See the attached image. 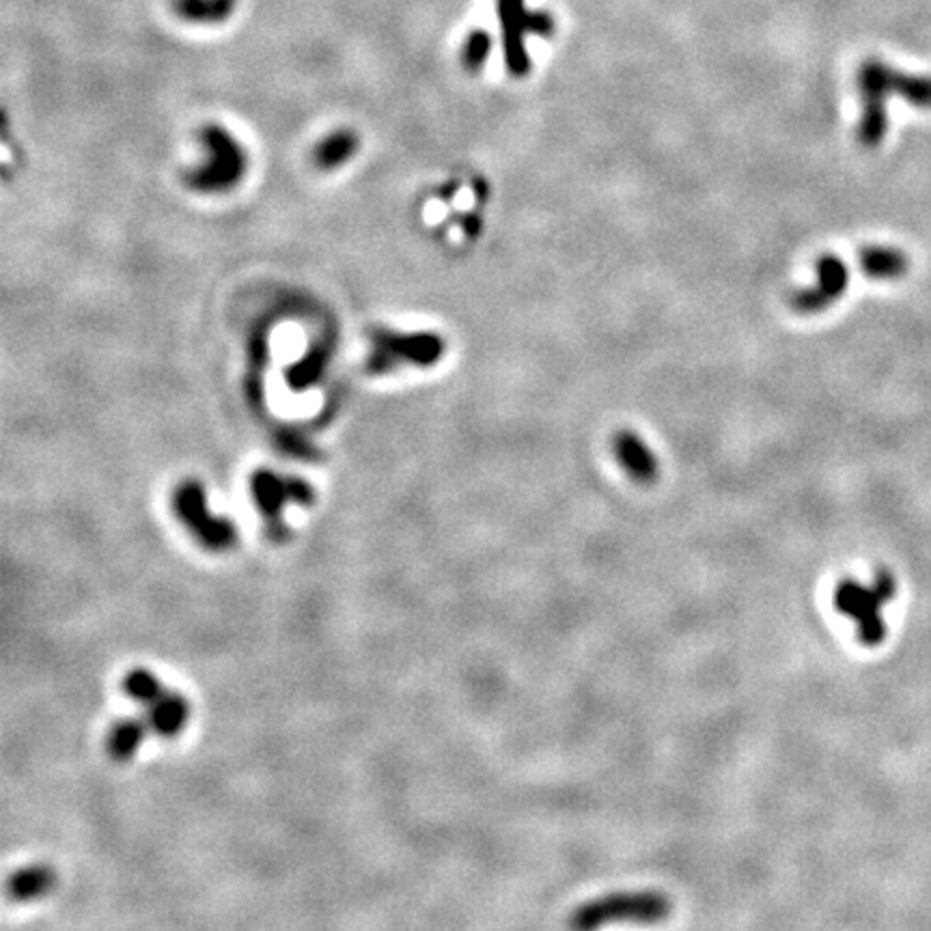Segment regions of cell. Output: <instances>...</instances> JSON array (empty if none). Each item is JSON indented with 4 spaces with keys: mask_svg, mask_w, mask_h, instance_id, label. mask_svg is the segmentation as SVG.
I'll use <instances>...</instances> for the list:
<instances>
[{
    "mask_svg": "<svg viewBox=\"0 0 931 931\" xmlns=\"http://www.w3.org/2000/svg\"><path fill=\"white\" fill-rule=\"evenodd\" d=\"M326 357L321 350H313L307 357H303L287 371V384L294 391H307L324 373Z\"/></svg>",
    "mask_w": 931,
    "mask_h": 931,
    "instance_id": "17",
    "label": "cell"
},
{
    "mask_svg": "<svg viewBox=\"0 0 931 931\" xmlns=\"http://www.w3.org/2000/svg\"><path fill=\"white\" fill-rule=\"evenodd\" d=\"M850 287V270L839 255H822L818 259V285L796 292L791 307L802 315H818L830 309L845 296Z\"/></svg>",
    "mask_w": 931,
    "mask_h": 931,
    "instance_id": "9",
    "label": "cell"
},
{
    "mask_svg": "<svg viewBox=\"0 0 931 931\" xmlns=\"http://www.w3.org/2000/svg\"><path fill=\"white\" fill-rule=\"evenodd\" d=\"M238 0H173V11L190 24H220L231 18Z\"/></svg>",
    "mask_w": 931,
    "mask_h": 931,
    "instance_id": "15",
    "label": "cell"
},
{
    "mask_svg": "<svg viewBox=\"0 0 931 931\" xmlns=\"http://www.w3.org/2000/svg\"><path fill=\"white\" fill-rule=\"evenodd\" d=\"M445 354V339L436 332H388L382 330L375 335V348L369 357L371 373H388L399 364L431 366Z\"/></svg>",
    "mask_w": 931,
    "mask_h": 931,
    "instance_id": "8",
    "label": "cell"
},
{
    "mask_svg": "<svg viewBox=\"0 0 931 931\" xmlns=\"http://www.w3.org/2000/svg\"><path fill=\"white\" fill-rule=\"evenodd\" d=\"M895 595V576L888 569H879L869 584L854 578L841 580L834 591V609L856 623L858 640L865 647H878L886 638V621L881 611Z\"/></svg>",
    "mask_w": 931,
    "mask_h": 931,
    "instance_id": "2",
    "label": "cell"
},
{
    "mask_svg": "<svg viewBox=\"0 0 931 931\" xmlns=\"http://www.w3.org/2000/svg\"><path fill=\"white\" fill-rule=\"evenodd\" d=\"M671 912V899L665 892L643 890V892H620L609 895L595 901L580 906L571 919L569 928L573 930H595L615 921H636V923H656L667 919Z\"/></svg>",
    "mask_w": 931,
    "mask_h": 931,
    "instance_id": "3",
    "label": "cell"
},
{
    "mask_svg": "<svg viewBox=\"0 0 931 931\" xmlns=\"http://www.w3.org/2000/svg\"><path fill=\"white\" fill-rule=\"evenodd\" d=\"M173 510L190 535L211 552H222L236 546L238 528L224 516L211 514L207 496L199 481H184L173 494Z\"/></svg>",
    "mask_w": 931,
    "mask_h": 931,
    "instance_id": "5",
    "label": "cell"
},
{
    "mask_svg": "<svg viewBox=\"0 0 931 931\" xmlns=\"http://www.w3.org/2000/svg\"><path fill=\"white\" fill-rule=\"evenodd\" d=\"M56 884V876L46 865L24 867L9 876L7 892L13 901H33L48 895Z\"/></svg>",
    "mask_w": 931,
    "mask_h": 931,
    "instance_id": "14",
    "label": "cell"
},
{
    "mask_svg": "<svg viewBox=\"0 0 931 931\" xmlns=\"http://www.w3.org/2000/svg\"><path fill=\"white\" fill-rule=\"evenodd\" d=\"M147 731H150V723L141 719L117 721L108 731V740H106L108 755L114 762H130L141 748Z\"/></svg>",
    "mask_w": 931,
    "mask_h": 931,
    "instance_id": "13",
    "label": "cell"
},
{
    "mask_svg": "<svg viewBox=\"0 0 931 931\" xmlns=\"http://www.w3.org/2000/svg\"><path fill=\"white\" fill-rule=\"evenodd\" d=\"M145 712H147L145 721L150 723V729L154 733L162 735V737H173L188 723L190 705L182 694H177V692H173L164 686L155 697H152L145 703Z\"/></svg>",
    "mask_w": 931,
    "mask_h": 931,
    "instance_id": "11",
    "label": "cell"
},
{
    "mask_svg": "<svg viewBox=\"0 0 931 931\" xmlns=\"http://www.w3.org/2000/svg\"><path fill=\"white\" fill-rule=\"evenodd\" d=\"M613 451L621 468L640 485H649L660 477V462L647 442L632 429H621L613 438Z\"/></svg>",
    "mask_w": 931,
    "mask_h": 931,
    "instance_id": "10",
    "label": "cell"
},
{
    "mask_svg": "<svg viewBox=\"0 0 931 931\" xmlns=\"http://www.w3.org/2000/svg\"><path fill=\"white\" fill-rule=\"evenodd\" d=\"M359 150V136L352 130H339L326 136L315 150V164L319 168H337L346 164Z\"/></svg>",
    "mask_w": 931,
    "mask_h": 931,
    "instance_id": "16",
    "label": "cell"
},
{
    "mask_svg": "<svg viewBox=\"0 0 931 931\" xmlns=\"http://www.w3.org/2000/svg\"><path fill=\"white\" fill-rule=\"evenodd\" d=\"M492 54V37L488 31L474 29L468 37H466L464 46H462V65L468 72L477 74L481 72V67L488 63Z\"/></svg>",
    "mask_w": 931,
    "mask_h": 931,
    "instance_id": "18",
    "label": "cell"
},
{
    "mask_svg": "<svg viewBox=\"0 0 931 931\" xmlns=\"http://www.w3.org/2000/svg\"><path fill=\"white\" fill-rule=\"evenodd\" d=\"M858 263L872 281H899L910 270V259L901 249L879 244L865 247L858 253Z\"/></svg>",
    "mask_w": 931,
    "mask_h": 931,
    "instance_id": "12",
    "label": "cell"
},
{
    "mask_svg": "<svg viewBox=\"0 0 931 931\" xmlns=\"http://www.w3.org/2000/svg\"><path fill=\"white\" fill-rule=\"evenodd\" d=\"M278 447H281L283 453H287L292 458H298V460H315V458H319V453L315 451V447L310 445L309 440L303 434L294 431V429H283L278 434Z\"/></svg>",
    "mask_w": 931,
    "mask_h": 931,
    "instance_id": "19",
    "label": "cell"
},
{
    "mask_svg": "<svg viewBox=\"0 0 931 931\" xmlns=\"http://www.w3.org/2000/svg\"><path fill=\"white\" fill-rule=\"evenodd\" d=\"M499 22L503 29L505 63L512 76L524 78L530 72V58L524 44V35L533 33L539 37L555 35V18L546 11H528L524 0H496Z\"/></svg>",
    "mask_w": 931,
    "mask_h": 931,
    "instance_id": "7",
    "label": "cell"
},
{
    "mask_svg": "<svg viewBox=\"0 0 931 931\" xmlns=\"http://www.w3.org/2000/svg\"><path fill=\"white\" fill-rule=\"evenodd\" d=\"M251 494L261 516L265 519V533L272 541L283 544L289 539L292 530L283 522V512L287 505L309 507L315 501V490L300 477H283L274 470H258L251 477Z\"/></svg>",
    "mask_w": 931,
    "mask_h": 931,
    "instance_id": "4",
    "label": "cell"
},
{
    "mask_svg": "<svg viewBox=\"0 0 931 931\" xmlns=\"http://www.w3.org/2000/svg\"><path fill=\"white\" fill-rule=\"evenodd\" d=\"M209 160L188 175V186L197 193H227L247 173V154L238 141L222 128L209 125L201 132Z\"/></svg>",
    "mask_w": 931,
    "mask_h": 931,
    "instance_id": "6",
    "label": "cell"
},
{
    "mask_svg": "<svg viewBox=\"0 0 931 931\" xmlns=\"http://www.w3.org/2000/svg\"><path fill=\"white\" fill-rule=\"evenodd\" d=\"M856 85L861 94V121L856 136L867 150L879 147L888 132V96H899L914 108L931 110V76L906 74L872 58L861 65Z\"/></svg>",
    "mask_w": 931,
    "mask_h": 931,
    "instance_id": "1",
    "label": "cell"
}]
</instances>
